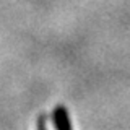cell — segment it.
I'll use <instances>...</instances> for the list:
<instances>
[{"label": "cell", "instance_id": "6da1fadb", "mask_svg": "<svg viewBox=\"0 0 130 130\" xmlns=\"http://www.w3.org/2000/svg\"><path fill=\"white\" fill-rule=\"evenodd\" d=\"M55 125L59 128H68L70 127V124L67 120V112L63 109H57L55 111Z\"/></svg>", "mask_w": 130, "mask_h": 130}]
</instances>
